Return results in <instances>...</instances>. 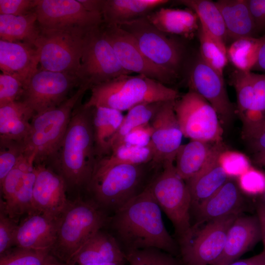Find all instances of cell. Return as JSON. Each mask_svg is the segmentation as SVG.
<instances>
[{
    "label": "cell",
    "instance_id": "obj_1",
    "mask_svg": "<svg viewBox=\"0 0 265 265\" xmlns=\"http://www.w3.org/2000/svg\"><path fill=\"white\" fill-rule=\"evenodd\" d=\"M106 227L125 254L148 248L179 254L178 242L166 229L161 210L148 187L109 216Z\"/></svg>",
    "mask_w": 265,
    "mask_h": 265
},
{
    "label": "cell",
    "instance_id": "obj_2",
    "mask_svg": "<svg viewBox=\"0 0 265 265\" xmlns=\"http://www.w3.org/2000/svg\"><path fill=\"white\" fill-rule=\"evenodd\" d=\"M92 107L76 106L59 146L49 162L67 189L86 190L98 159L92 122Z\"/></svg>",
    "mask_w": 265,
    "mask_h": 265
},
{
    "label": "cell",
    "instance_id": "obj_3",
    "mask_svg": "<svg viewBox=\"0 0 265 265\" xmlns=\"http://www.w3.org/2000/svg\"><path fill=\"white\" fill-rule=\"evenodd\" d=\"M162 165L153 160L139 164L117 165L94 174L86 190L106 212L113 214L143 192Z\"/></svg>",
    "mask_w": 265,
    "mask_h": 265
},
{
    "label": "cell",
    "instance_id": "obj_4",
    "mask_svg": "<svg viewBox=\"0 0 265 265\" xmlns=\"http://www.w3.org/2000/svg\"><path fill=\"white\" fill-rule=\"evenodd\" d=\"M85 107H106L121 112L139 105L175 101L180 93L163 83L142 75H123L91 87Z\"/></svg>",
    "mask_w": 265,
    "mask_h": 265
},
{
    "label": "cell",
    "instance_id": "obj_5",
    "mask_svg": "<svg viewBox=\"0 0 265 265\" xmlns=\"http://www.w3.org/2000/svg\"><path fill=\"white\" fill-rule=\"evenodd\" d=\"M109 216L91 199L69 200L59 217L56 237L51 254L69 264L83 245L106 226Z\"/></svg>",
    "mask_w": 265,
    "mask_h": 265
},
{
    "label": "cell",
    "instance_id": "obj_6",
    "mask_svg": "<svg viewBox=\"0 0 265 265\" xmlns=\"http://www.w3.org/2000/svg\"><path fill=\"white\" fill-rule=\"evenodd\" d=\"M90 89L89 85L82 83L60 105L34 115L23 145L24 154L33 158L34 164L50 161L64 136L73 110Z\"/></svg>",
    "mask_w": 265,
    "mask_h": 265
},
{
    "label": "cell",
    "instance_id": "obj_7",
    "mask_svg": "<svg viewBox=\"0 0 265 265\" xmlns=\"http://www.w3.org/2000/svg\"><path fill=\"white\" fill-rule=\"evenodd\" d=\"M89 29L79 26L40 29L34 46L38 53L41 69L77 76L85 34Z\"/></svg>",
    "mask_w": 265,
    "mask_h": 265
},
{
    "label": "cell",
    "instance_id": "obj_8",
    "mask_svg": "<svg viewBox=\"0 0 265 265\" xmlns=\"http://www.w3.org/2000/svg\"><path fill=\"white\" fill-rule=\"evenodd\" d=\"M174 159L166 160L149 186L159 208L170 220L177 241L189 231L191 198L186 182L177 174Z\"/></svg>",
    "mask_w": 265,
    "mask_h": 265
},
{
    "label": "cell",
    "instance_id": "obj_9",
    "mask_svg": "<svg viewBox=\"0 0 265 265\" xmlns=\"http://www.w3.org/2000/svg\"><path fill=\"white\" fill-rule=\"evenodd\" d=\"M240 214H232L192 225L189 232L177 241L183 265H211L223 250L229 229Z\"/></svg>",
    "mask_w": 265,
    "mask_h": 265
},
{
    "label": "cell",
    "instance_id": "obj_10",
    "mask_svg": "<svg viewBox=\"0 0 265 265\" xmlns=\"http://www.w3.org/2000/svg\"><path fill=\"white\" fill-rule=\"evenodd\" d=\"M102 25L86 32L80 65L77 74L81 84H87L90 88L120 76L132 74L121 66Z\"/></svg>",
    "mask_w": 265,
    "mask_h": 265
},
{
    "label": "cell",
    "instance_id": "obj_11",
    "mask_svg": "<svg viewBox=\"0 0 265 265\" xmlns=\"http://www.w3.org/2000/svg\"><path fill=\"white\" fill-rule=\"evenodd\" d=\"M175 112L183 136L208 143L221 142L223 130L212 106L193 90L175 102Z\"/></svg>",
    "mask_w": 265,
    "mask_h": 265
},
{
    "label": "cell",
    "instance_id": "obj_12",
    "mask_svg": "<svg viewBox=\"0 0 265 265\" xmlns=\"http://www.w3.org/2000/svg\"><path fill=\"white\" fill-rule=\"evenodd\" d=\"M117 25L133 37L150 60L179 77L184 58L179 42L159 30L145 16Z\"/></svg>",
    "mask_w": 265,
    "mask_h": 265
},
{
    "label": "cell",
    "instance_id": "obj_13",
    "mask_svg": "<svg viewBox=\"0 0 265 265\" xmlns=\"http://www.w3.org/2000/svg\"><path fill=\"white\" fill-rule=\"evenodd\" d=\"M102 27L124 69L131 74L144 75L168 86L176 81L178 77L150 60L129 32L117 25L105 24Z\"/></svg>",
    "mask_w": 265,
    "mask_h": 265
},
{
    "label": "cell",
    "instance_id": "obj_14",
    "mask_svg": "<svg viewBox=\"0 0 265 265\" xmlns=\"http://www.w3.org/2000/svg\"><path fill=\"white\" fill-rule=\"evenodd\" d=\"M80 85L76 75L38 70L25 86L22 101L39 113L60 105L73 88Z\"/></svg>",
    "mask_w": 265,
    "mask_h": 265
},
{
    "label": "cell",
    "instance_id": "obj_15",
    "mask_svg": "<svg viewBox=\"0 0 265 265\" xmlns=\"http://www.w3.org/2000/svg\"><path fill=\"white\" fill-rule=\"evenodd\" d=\"M35 177L34 159L24 154L0 184V205L17 222L22 215L34 212L32 193Z\"/></svg>",
    "mask_w": 265,
    "mask_h": 265
},
{
    "label": "cell",
    "instance_id": "obj_16",
    "mask_svg": "<svg viewBox=\"0 0 265 265\" xmlns=\"http://www.w3.org/2000/svg\"><path fill=\"white\" fill-rule=\"evenodd\" d=\"M34 11L40 29L79 26L91 29L102 25V15L87 10L76 0H35Z\"/></svg>",
    "mask_w": 265,
    "mask_h": 265
},
{
    "label": "cell",
    "instance_id": "obj_17",
    "mask_svg": "<svg viewBox=\"0 0 265 265\" xmlns=\"http://www.w3.org/2000/svg\"><path fill=\"white\" fill-rule=\"evenodd\" d=\"M189 89L206 100L217 112L221 124H230L236 110L230 101L223 76L205 63L200 57L189 74Z\"/></svg>",
    "mask_w": 265,
    "mask_h": 265
},
{
    "label": "cell",
    "instance_id": "obj_18",
    "mask_svg": "<svg viewBox=\"0 0 265 265\" xmlns=\"http://www.w3.org/2000/svg\"><path fill=\"white\" fill-rule=\"evenodd\" d=\"M35 180L32 193L34 212L58 218L69 200L63 178L45 164H35Z\"/></svg>",
    "mask_w": 265,
    "mask_h": 265
},
{
    "label": "cell",
    "instance_id": "obj_19",
    "mask_svg": "<svg viewBox=\"0 0 265 265\" xmlns=\"http://www.w3.org/2000/svg\"><path fill=\"white\" fill-rule=\"evenodd\" d=\"M175 101L164 102L151 120V143L155 151L153 160L163 164L174 159L183 136L175 110Z\"/></svg>",
    "mask_w": 265,
    "mask_h": 265
},
{
    "label": "cell",
    "instance_id": "obj_20",
    "mask_svg": "<svg viewBox=\"0 0 265 265\" xmlns=\"http://www.w3.org/2000/svg\"><path fill=\"white\" fill-rule=\"evenodd\" d=\"M261 240V226L257 215H239L229 229L222 254L211 265H228L238 260Z\"/></svg>",
    "mask_w": 265,
    "mask_h": 265
},
{
    "label": "cell",
    "instance_id": "obj_21",
    "mask_svg": "<svg viewBox=\"0 0 265 265\" xmlns=\"http://www.w3.org/2000/svg\"><path fill=\"white\" fill-rule=\"evenodd\" d=\"M225 150L222 141L213 143L204 165L186 181L191 198V210L213 194L230 178L219 160Z\"/></svg>",
    "mask_w": 265,
    "mask_h": 265
},
{
    "label": "cell",
    "instance_id": "obj_22",
    "mask_svg": "<svg viewBox=\"0 0 265 265\" xmlns=\"http://www.w3.org/2000/svg\"><path fill=\"white\" fill-rule=\"evenodd\" d=\"M244 199L238 184L231 178L209 198L191 209L200 224L232 214H240Z\"/></svg>",
    "mask_w": 265,
    "mask_h": 265
},
{
    "label": "cell",
    "instance_id": "obj_23",
    "mask_svg": "<svg viewBox=\"0 0 265 265\" xmlns=\"http://www.w3.org/2000/svg\"><path fill=\"white\" fill-rule=\"evenodd\" d=\"M26 215L19 222L14 246L51 251L55 241L59 218L36 212Z\"/></svg>",
    "mask_w": 265,
    "mask_h": 265
},
{
    "label": "cell",
    "instance_id": "obj_24",
    "mask_svg": "<svg viewBox=\"0 0 265 265\" xmlns=\"http://www.w3.org/2000/svg\"><path fill=\"white\" fill-rule=\"evenodd\" d=\"M38 53L34 46L25 42L0 40V70L19 79L25 87L38 70Z\"/></svg>",
    "mask_w": 265,
    "mask_h": 265
},
{
    "label": "cell",
    "instance_id": "obj_25",
    "mask_svg": "<svg viewBox=\"0 0 265 265\" xmlns=\"http://www.w3.org/2000/svg\"><path fill=\"white\" fill-rule=\"evenodd\" d=\"M126 255L109 232L99 230L92 236L72 258L69 264L125 262Z\"/></svg>",
    "mask_w": 265,
    "mask_h": 265
},
{
    "label": "cell",
    "instance_id": "obj_26",
    "mask_svg": "<svg viewBox=\"0 0 265 265\" xmlns=\"http://www.w3.org/2000/svg\"><path fill=\"white\" fill-rule=\"evenodd\" d=\"M159 30L166 33L186 38L192 37L200 28V22L192 10L160 7L145 16Z\"/></svg>",
    "mask_w": 265,
    "mask_h": 265
},
{
    "label": "cell",
    "instance_id": "obj_27",
    "mask_svg": "<svg viewBox=\"0 0 265 265\" xmlns=\"http://www.w3.org/2000/svg\"><path fill=\"white\" fill-rule=\"evenodd\" d=\"M225 26L227 38L235 41L258 34L247 0H219L215 1Z\"/></svg>",
    "mask_w": 265,
    "mask_h": 265
},
{
    "label": "cell",
    "instance_id": "obj_28",
    "mask_svg": "<svg viewBox=\"0 0 265 265\" xmlns=\"http://www.w3.org/2000/svg\"><path fill=\"white\" fill-rule=\"evenodd\" d=\"M35 114L22 100L0 106V140L23 143L29 133Z\"/></svg>",
    "mask_w": 265,
    "mask_h": 265
},
{
    "label": "cell",
    "instance_id": "obj_29",
    "mask_svg": "<svg viewBox=\"0 0 265 265\" xmlns=\"http://www.w3.org/2000/svg\"><path fill=\"white\" fill-rule=\"evenodd\" d=\"M169 1L167 0H103V23L118 25L144 17Z\"/></svg>",
    "mask_w": 265,
    "mask_h": 265
},
{
    "label": "cell",
    "instance_id": "obj_30",
    "mask_svg": "<svg viewBox=\"0 0 265 265\" xmlns=\"http://www.w3.org/2000/svg\"><path fill=\"white\" fill-rule=\"evenodd\" d=\"M124 116L119 110L103 106L92 107V122L98 161L110 154V142Z\"/></svg>",
    "mask_w": 265,
    "mask_h": 265
},
{
    "label": "cell",
    "instance_id": "obj_31",
    "mask_svg": "<svg viewBox=\"0 0 265 265\" xmlns=\"http://www.w3.org/2000/svg\"><path fill=\"white\" fill-rule=\"evenodd\" d=\"M242 90L243 102L248 112L243 121L245 129L265 117V74L244 72Z\"/></svg>",
    "mask_w": 265,
    "mask_h": 265
},
{
    "label": "cell",
    "instance_id": "obj_32",
    "mask_svg": "<svg viewBox=\"0 0 265 265\" xmlns=\"http://www.w3.org/2000/svg\"><path fill=\"white\" fill-rule=\"evenodd\" d=\"M37 22L34 9L22 16L0 14V40L25 42L34 46L40 32Z\"/></svg>",
    "mask_w": 265,
    "mask_h": 265
},
{
    "label": "cell",
    "instance_id": "obj_33",
    "mask_svg": "<svg viewBox=\"0 0 265 265\" xmlns=\"http://www.w3.org/2000/svg\"><path fill=\"white\" fill-rule=\"evenodd\" d=\"M212 143L191 140L182 144L174 160L176 172L185 182L194 175L204 165L210 155Z\"/></svg>",
    "mask_w": 265,
    "mask_h": 265
},
{
    "label": "cell",
    "instance_id": "obj_34",
    "mask_svg": "<svg viewBox=\"0 0 265 265\" xmlns=\"http://www.w3.org/2000/svg\"><path fill=\"white\" fill-rule=\"evenodd\" d=\"M154 156L151 142L144 147L120 144L112 150L110 155L97 161L93 175L117 165L147 163L152 161Z\"/></svg>",
    "mask_w": 265,
    "mask_h": 265
},
{
    "label": "cell",
    "instance_id": "obj_35",
    "mask_svg": "<svg viewBox=\"0 0 265 265\" xmlns=\"http://www.w3.org/2000/svg\"><path fill=\"white\" fill-rule=\"evenodd\" d=\"M178 2L197 15L200 26L218 41L225 44L226 28L221 13L215 2L209 0H181Z\"/></svg>",
    "mask_w": 265,
    "mask_h": 265
},
{
    "label": "cell",
    "instance_id": "obj_36",
    "mask_svg": "<svg viewBox=\"0 0 265 265\" xmlns=\"http://www.w3.org/2000/svg\"><path fill=\"white\" fill-rule=\"evenodd\" d=\"M261 40L262 37H255L233 41L227 48V55L235 69L243 72L252 71L257 61Z\"/></svg>",
    "mask_w": 265,
    "mask_h": 265
},
{
    "label": "cell",
    "instance_id": "obj_37",
    "mask_svg": "<svg viewBox=\"0 0 265 265\" xmlns=\"http://www.w3.org/2000/svg\"><path fill=\"white\" fill-rule=\"evenodd\" d=\"M164 102H158L143 104L135 106L129 110L126 115L124 116L118 131L111 141V152L112 150L132 129L150 123Z\"/></svg>",
    "mask_w": 265,
    "mask_h": 265
},
{
    "label": "cell",
    "instance_id": "obj_38",
    "mask_svg": "<svg viewBox=\"0 0 265 265\" xmlns=\"http://www.w3.org/2000/svg\"><path fill=\"white\" fill-rule=\"evenodd\" d=\"M200 57L221 75L228 63L227 48L200 26L198 30Z\"/></svg>",
    "mask_w": 265,
    "mask_h": 265
},
{
    "label": "cell",
    "instance_id": "obj_39",
    "mask_svg": "<svg viewBox=\"0 0 265 265\" xmlns=\"http://www.w3.org/2000/svg\"><path fill=\"white\" fill-rule=\"evenodd\" d=\"M129 265H182L176 256L156 248L136 250L126 254Z\"/></svg>",
    "mask_w": 265,
    "mask_h": 265
},
{
    "label": "cell",
    "instance_id": "obj_40",
    "mask_svg": "<svg viewBox=\"0 0 265 265\" xmlns=\"http://www.w3.org/2000/svg\"><path fill=\"white\" fill-rule=\"evenodd\" d=\"M50 250H33L15 247L0 256V265H45Z\"/></svg>",
    "mask_w": 265,
    "mask_h": 265
},
{
    "label": "cell",
    "instance_id": "obj_41",
    "mask_svg": "<svg viewBox=\"0 0 265 265\" xmlns=\"http://www.w3.org/2000/svg\"><path fill=\"white\" fill-rule=\"evenodd\" d=\"M24 155L23 143L0 140V184Z\"/></svg>",
    "mask_w": 265,
    "mask_h": 265
},
{
    "label": "cell",
    "instance_id": "obj_42",
    "mask_svg": "<svg viewBox=\"0 0 265 265\" xmlns=\"http://www.w3.org/2000/svg\"><path fill=\"white\" fill-rule=\"evenodd\" d=\"M219 160L229 178H238L251 167L247 157L238 152L225 150L221 154Z\"/></svg>",
    "mask_w": 265,
    "mask_h": 265
},
{
    "label": "cell",
    "instance_id": "obj_43",
    "mask_svg": "<svg viewBox=\"0 0 265 265\" xmlns=\"http://www.w3.org/2000/svg\"><path fill=\"white\" fill-rule=\"evenodd\" d=\"M254 152V161L260 166L265 163V118L243 134Z\"/></svg>",
    "mask_w": 265,
    "mask_h": 265
},
{
    "label": "cell",
    "instance_id": "obj_44",
    "mask_svg": "<svg viewBox=\"0 0 265 265\" xmlns=\"http://www.w3.org/2000/svg\"><path fill=\"white\" fill-rule=\"evenodd\" d=\"M25 89L23 82L11 75L1 73L0 75V106L19 100Z\"/></svg>",
    "mask_w": 265,
    "mask_h": 265
},
{
    "label": "cell",
    "instance_id": "obj_45",
    "mask_svg": "<svg viewBox=\"0 0 265 265\" xmlns=\"http://www.w3.org/2000/svg\"><path fill=\"white\" fill-rule=\"evenodd\" d=\"M18 224L8 216L0 205V256L14 246Z\"/></svg>",
    "mask_w": 265,
    "mask_h": 265
},
{
    "label": "cell",
    "instance_id": "obj_46",
    "mask_svg": "<svg viewBox=\"0 0 265 265\" xmlns=\"http://www.w3.org/2000/svg\"><path fill=\"white\" fill-rule=\"evenodd\" d=\"M238 184L240 190L248 195L263 193L265 189V175L251 167L238 177Z\"/></svg>",
    "mask_w": 265,
    "mask_h": 265
},
{
    "label": "cell",
    "instance_id": "obj_47",
    "mask_svg": "<svg viewBox=\"0 0 265 265\" xmlns=\"http://www.w3.org/2000/svg\"><path fill=\"white\" fill-rule=\"evenodd\" d=\"M152 132L150 123L138 126L130 131L117 145L125 144L135 146H146L151 142Z\"/></svg>",
    "mask_w": 265,
    "mask_h": 265
},
{
    "label": "cell",
    "instance_id": "obj_48",
    "mask_svg": "<svg viewBox=\"0 0 265 265\" xmlns=\"http://www.w3.org/2000/svg\"><path fill=\"white\" fill-rule=\"evenodd\" d=\"M35 0H0V14L26 15L34 9Z\"/></svg>",
    "mask_w": 265,
    "mask_h": 265
},
{
    "label": "cell",
    "instance_id": "obj_49",
    "mask_svg": "<svg viewBox=\"0 0 265 265\" xmlns=\"http://www.w3.org/2000/svg\"><path fill=\"white\" fill-rule=\"evenodd\" d=\"M257 33L265 32V0H247Z\"/></svg>",
    "mask_w": 265,
    "mask_h": 265
},
{
    "label": "cell",
    "instance_id": "obj_50",
    "mask_svg": "<svg viewBox=\"0 0 265 265\" xmlns=\"http://www.w3.org/2000/svg\"><path fill=\"white\" fill-rule=\"evenodd\" d=\"M228 265H265V250L252 257L238 260Z\"/></svg>",
    "mask_w": 265,
    "mask_h": 265
},
{
    "label": "cell",
    "instance_id": "obj_51",
    "mask_svg": "<svg viewBox=\"0 0 265 265\" xmlns=\"http://www.w3.org/2000/svg\"><path fill=\"white\" fill-rule=\"evenodd\" d=\"M256 215L259 219L262 232V240L265 250V203L263 200L259 201L256 206Z\"/></svg>",
    "mask_w": 265,
    "mask_h": 265
},
{
    "label": "cell",
    "instance_id": "obj_52",
    "mask_svg": "<svg viewBox=\"0 0 265 265\" xmlns=\"http://www.w3.org/2000/svg\"><path fill=\"white\" fill-rule=\"evenodd\" d=\"M252 70L265 72V35L262 36L257 61Z\"/></svg>",
    "mask_w": 265,
    "mask_h": 265
},
{
    "label": "cell",
    "instance_id": "obj_53",
    "mask_svg": "<svg viewBox=\"0 0 265 265\" xmlns=\"http://www.w3.org/2000/svg\"><path fill=\"white\" fill-rule=\"evenodd\" d=\"M78 1L88 11L102 14L103 0H78Z\"/></svg>",
    "mask_w": 265,
    "mask_h": 265
},
{
    "label": "cell",
    "instance_id": "obj_54",
    "mask_svg": "<svg viewBox=\"0 0 265 265\" xmlns=\"http://www.w3.org/2000/svg\"><path fill=\"white\" fill-rule=\"evenodd\" d=\"M45 265H71L69 264H66L65 263H60L58 262L54 256L50 255L49 256L47 262Z\"/></svg>",
    "mask_w": 265,
    "mask_h": 265
},
{
    "label": "cell",
    "instance_id": "obj_55",
    "mask_svg": "<svg viewBox=\"0 0 265 265\" xmlns=\"http://www.w3.org/2000/svg\"><path fill=\"white\" fill-rule=\"evenodd\" d=\"M125 262H114L108 263H93V264H85L76 265H124Z\"/></svg>",
    "mask_w": 265,
    "mask_h": 265
},
{
    "label": "cell",
    "instance_id": "obj_56",
    "mask_svg": "<svg viewBox=\"0 0 265 265\" xmlns=\"http://www.w3.org/2000/svg\"><path fill=\"white\" fill-rule=\"evenodd\" d=\"M263 194H264V200H263V201H264L265 202V190H264V192Z\"/></svg>",
    "mask_w": 265,
    "mask_h": 265
}]
</instances>
